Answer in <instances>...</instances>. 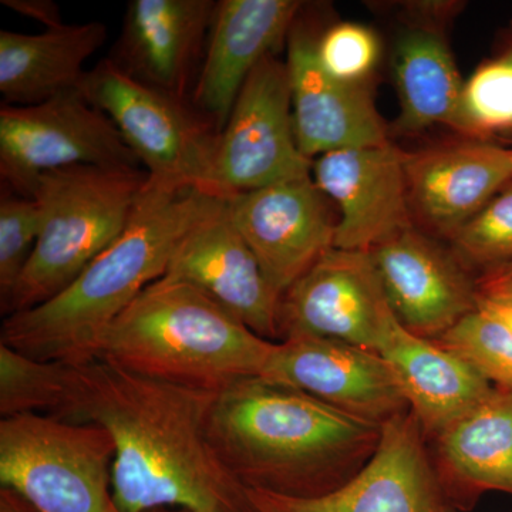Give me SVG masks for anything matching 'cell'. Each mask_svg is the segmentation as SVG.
I'll use <instances>...</instances> for the list:
<instances>
[{"mask_svg":"<svg viewBox=\"0 0 512 512\" xmlns=\"http://www.w3.org/2000/svg\"><path fill=\"white\" fill-rule=\"evenodd\" d=\"M302 5L298 0H221L215 5L194 100L218 133L256 66L288 40Z\"/></svg>","mask_w":512,"mask_h":512,"instance_id":"19","label":"cell"},{"mask_svg":"<svg viewBox=\"0 0 512 512\" xmlns=\"http://www.w3.org/2000/svg\"><path fill=\"white\" fill-rule=\"evenodd\" d=\"M477 309L498 320L512 333V291L510 289L478 285Z\"/></svg>","mask_w":512,"mask_h":512,"instance_id":"31","label":"cell"},{"mask_svg":"<svg viewBox=\"0 0 512 512\" xmlns=\"http://www.w3.org/2000/svg\"><path fill=\"white\" fill-rule=\"evenodd\" d=\"M217 394L140 376L106 360L63 363L49 416L109 431L120 512H256L208 436Z\"/></svg>","mask_w":512,"mask_h":512,"instance_id":"1","label":"cell"},{"mask_svg":"<svg viewBox=\"0 0 512 512\" xmlns=\"http://www.w3.org/2000/svg\"><path fill=\"white\" fill-rule=\"evenodd\" d=\"M0 512H37L25 500L20 497L15 491L9 490V488H0Z\"/></svg>","mask_w":512,"mask_h":512,"instance_id":"33","label":"cell"},{"mask_svg":"<svg viewBox=\"0 0 512 512\" xmlns=\"http://www.w3.org/2000/svg\"><path fill=\"white\" fill-rule=\"evenodd\" d=\"M261 377L295 387L377 426L410 412L383 356L340 340L316 336L281 340Z\"/></svg>","mask_w":512,"mask_h":512,"instance_id":"14","label":"cell"},{"mask_svg":"<svg viewBox=\"0 0 512 512\" xmlns=\"http://www.w3.org/2000/svg\"><path fill=\"white\" fill-rule=\"evenodd\" d=\"M380 355L392 367L410 412L429 440L478 406L494 390L473 366L396 323Z\"/></svg>","mask_w":512,"mask_h":512,"instance_id":"22","label":"cell"},{"mask_svg":"<svg viewBox=\"0 0 512 512\" xmlns=\"http://www.w3.org/2000/svg\"><path fill=\"white\" fill-rule=\"evenodd\" d=\"M404 173L413 222L450 239L512 181V148L476 138L440 144L406 153Z\"/></svg>","mask_w":512,"mask_h":512,"instance_id":"18","label":"cell"},{"mask_svg":"<svg viewBox=\"0 0 512 512\" xmlns=\"http://www.w3.org/2000/svg\"><path fill=\"white\" fill-rule=\"evenodd\" d=\"M394 82L402 133H419L434 126L460 127L464 80L446 40L433 29L407 30L399 37L393 57Z\"/></svg>","mask_w":512,"mask_h":512,"instance_id":"24","label":"cell"},{"mask_svg":"<svg viewBox=\"0 0 512 512\" xmlns=\"http://www.w3.org/2000/svg\"><path fill=\"white\" fill-rule=\"evenodd\" d=\"M458 133L490 141L512 134V66L505 60L485 62L464 82Z\"/></svg>","mask_w":512,"mask_h":512,"instance_id":"25","label":"cell"},{"mask_svg":"<svg viewBox=\"0 0 512 512\" xmlns=\"http://www.w3.org/2000/svg\"><path fill=\"white\" fill-rule=\"evenodd\" d=\"M382 427L295 387L249 377L217 394L208 436L242 487L316 498L362 471Z\"/></svg>","mask_w":512,"mask_h":512,"instance_id":"2","label":"cell"},{"mask_svg":"<svg viewBox=\"0 0 512 512\" xmlns=\"http://www.w3.org/2000/svg\"><path fill=\"white\" fill-rule=\"evenodd\" d=\"M229 215L276 295L335 248L336 222L312 174L232 195Z\"/></svg>","mask_w":512,"mask_h":512,"instance_id":"13","label":"cell"},{"mask_svg":"<svg viewBox=\"0 0 512 512\" xmlns=\"http://www.w3.org/2000/svg\"><path fill=\"white\" fill-rule=\"evenodd\" d=\"M320 66L340 82L366 83L380 57L379 37L372 29L353 22L338 23L318 36Z\"/></svg>","mask_w":512,"mask_h":512,"instance_id":"30","label":"cell"},{"mask_svg":"<svg viewBox=\"0 0 512 512\" xmlns=\"http://www.w3.org/2000/svg\"><path fill=\"white\" fill-rule=\"evenodd\" d=\"M448 501L468 511L488 491L512 495V392H493L427 440Z\"/></svg>","mask_w":512,"mask_h":512,"instance_id":"21","label":"cell"},{"mask_svg":"<svg viewBox=\"0 0 512 512\" xmlns=\"http://www.w3.org/2000/svg\"><path fill=\"white\" fill-rule=\"evenodd\" d=\"M150 512H190L187 510H180V508H160V510H154Z\"/></svg>","mask_w":512,"mask_h":512,"instance_id":"35","label":"cell"},{"mask_svg":"<svg viewBox=\"0 0 512 512\" xmlns=\"http://www.w3.org/2000/svg\"><path fill=\"white\" fill-rule=\"evenodd\" d=\"M140 168L103 111L79 90L33 106L0 110V175L26 195L37 177L73 167Z\"/></svg>","mask_w":512,"mask_h":512,"instance_id":"9","label":"cell"},{"mask_svg":"<svg viewBox=\"0 0 512 512\" xmlns=\"http://www.w3.org/2000/svg\"><path fill=\"white\" fill-rule=\"evenodd\" d=\"M296 143L286 63L268 56L248 77L218 133L210 194L229 198L311 175Z\"/></svg>","mask_w":512,"mask_h":512,"instance_id":"8","label":"cell"},{"mask_svg":"<svg viewBox=\"0 0 512 512\" xmlns=\"http://www.w3.org/2000/svg\"><path fill=\"white\" fill-rule=\"evenodd\" d=\"M500 59L505 60L508 64H511L512 66V45L508 47L507 50L503 53V55L500 56Z\"/></svg>","mask_w":512,"mask_h":512,"instance_id":"34","label":"cell"},{"mask_svg":"<svg viewBox=\"0 0 512 512\" xmlns=\"http://www.w3.org/2000/svg\"><path fill=\"white\" fill-rule=\"evenodd\" d=\"M211 197L146 183L123 234L55 298L6 316L0 343L45 362L99 359L114 320L163 278L175 245Z\"/></svg>","mask_w":512,"mask_h":512,"instance_id":"3","label":"cell"},{"mask_svg":"<svg viewBox=\"0 0 512 512\" xmlns=\"http://www.w3.org/2000/svg\"><path fill=\"white\" fill-rule=\"evenodd\" d=\"M474 367L484 379L512 392V333L480 309L434 340Z\"/></svg>","mask_w":512,"mask_h":512,"instance_id":"27","label":"cell"},{"mask_svg":"<svg viewBox=\"0 0 512 512\" xmlns=\"http://www.w3.org/2000/svg\"><path fill=\"white\" fill-rule=\"evenodd\" d=\"M163 278L191 285L256 335L281 342V296L235 228L225 198L211 197L175 245Z\"/></svg>","mask_w":512,"mask_h":512,"instance_id":"12","label":"cell"},{"mask_svg":"<svg viewBox=\"0 0 512 512\" xmlns=\"http://www.w3.org/2000/svg\"><path fill=\"white\" fill-rule=\"evenodd\" d=\"M106 37L100 22H60L37 35L0 30L3 106H33L79 90L84 64Z\"/></svg>","mask_w":512,"mask_h":512,"instance_id":"23","label":"cell"},{"mask_svg":"<svg viewBox=\"0 0 512 512\" xmlns=\"http://www.w3.org/2000/svg\"><path fill=\"white\" fill-rule=\"evenodd\" d=\"M245 491L256 512H457L441 487L429 443L412 412L383 424L369 463L332 493L291 498Z\"/></svg>","mask_w":512,"mask_h":512,"instance_id":"11","label":"cell"},{"mask_svg":"<svg viewBox=\"0 0 512 512\" xmlns=\"http://www.w3.org/2000/svg\"><path fill=\"white\" fill-rule=\"evenodd\" d=\"M40 234V210L33 198L2 194L0 200V302L25 271Z\"/></svg>","mask_w":512,"mask_h":512,"instance_id":"29","label":"cell"},{"mask_svg":"<svg viewBox=\"0 0 512 512\" xmlns=\"http://www.w3.org/2000/svg\"><path fill=\"white\" fill-rule=\"evenodd\" d=\"M147 183L140 168L73 165L37 177L26 197L40 210L35 251L2 302L5 316L64 291L123 234Z\"/></svg>","mask_w":512,"mask_h":512,"instance_id":"5","label":"cell"},{"mask_svg":"<svg viewBox=\"0 0 512 512\" xmlns=\"http://www.w3.org/2000/svg\"><path fill=\"white\" fill-rule=\"evenodd\" d=\"M477 284L493 286V288L510 289L512 291V262L503 266V268H498L495 271L488 272V274L478 276Z\"/></svg>","mask_w":512,"mask_h":512,"instance_id":"32","label":"cell"},{"mask_svg":"<svg viewBox=\"0 0 512 512\" xmlns=\"http://www.w3.org/2000/svg\"><path fill=\"white\" fill-rule=\"evenodd\" d=\"M451 251L480 276L512 262V181L448 239Z\"/></svg>","mask_w":512,"mask_h":512,"instance_id":"26","label":"cell"},{"mask_svg":"<svg viewBox=\"0 0 512 512\" xmlns=\"http://www.w3.org/2000/svg\"><path fill=\"white\" fill-rule=\"evenodd\" d=\"M372 252L332 248L282 295L281 340L316 336L379 353L396 326Z\"/></svg>","mask_w":512,"mask_h":512,"instance_id":"10","label":"cell"},{"mask_svg":"<svg viewBox=\"0 0 512 512\" xmlns=\"http://www.w3.org/2000/svg\"><path fill=\"white\" fill-rule=\"evenodd\" d=\"M276 343L191 285L161 278L114 320L99 359L150 379L221 393L264 375Z\"/></svg>","mask_w":512,"mask_h":512,"instance_id":"4","label":"cell"},{"mask_svg":"<svg viewBox=\"0 0 512 512\" xmlns=\"http://www.w3.org/2000/svg\"><path fill=\"white\" fill-rule=\"evenodd\" d=\"M384 293L397 322L436 340L477 309V279L453 251L412 227L373 249Z\"/></svg>","mask_w":512,"mask_h":512,"instance_id":"16","label":"cell"},{"mask_svg":"<svg viewBox=\"0 0 512 512\" xmlns=\"http://www.w3.org/2000/svg\"><path fill=\"white\" fill-rule=\"evenodd\" d=\"M79 92L116 126L148 183L210 194L218 131L190 113L183 100L137 82L110 57L84 74Z\"/></svg>","mask_w":512,"mask_h":512,"instance_id":"7","label":"cell"},{"mask_svg":"<svg viewBox=\"0 0 512 512\" xmlns=\"http://www.w3.org/2000/svg\"><path fill=\"white\" fill-rule=\"evenodd\" d=\"M215 5L211 0H133L110 59L137 82L184 101L198 59L204 57Z\"/></svg>","mask_w":512,"mask_h":512,"instance_id":"20","label":"cell"},{"mask_svg":"<svg viewBox=\"0 0 512 512\" xmlns=\"http://www.w3.org/2000/svg\"><path fill=\"white\" fill-rule=\"evenodd\" d=\"M404 157V151L386 141L332 151L312 161L316 187L340 212L335 248L372 252L414 227Z\"/></svg>","mask_w":512,"mask_h":512,"instance_id":"15","label":"cell"},{"mask_svg":"<svg viewBox=\"0 0 512 512\" xmlns=\"http://www.w3.org/2000/svg\"><path fill=\"white\" fill-rule=\"evenodd\" d=\"M109 431L49 414L0 420V483L37 512H120Z\"/></svg>","mask_w":512,"mask_h":512,"instance_id":"6","label":"cell"},{"mask_svg":"<svg viewBox=\"0 0 512 512\" xmlns=\"http://www.w3.org/2000/svg\"><path fill=\"white\" fill-rule=\"evenodd\" d=\"M318 37L296 20L288 37L293 128L299 150L309 160L346 148L389 141L383 117L366 83L340 82L320 66Z\"/></svg>","mask_w":512,"mask_h":512,"instance_id":"17","label":"cell"},{"mask_svg":"<svg viewBox=\"0 0 512 512\" xmlns=\"http://www.w3.org/2000/svg\"><path fill=\"white\" fill-rule=\"evenodd\" d=\"M62 369V363L33 359L0 343V416L52 413Z\"/></svg>","mask_w":512,"mask_h":512,"instance_id":"28","label":"cell"}]
</instances>
